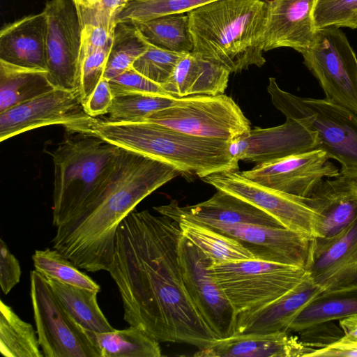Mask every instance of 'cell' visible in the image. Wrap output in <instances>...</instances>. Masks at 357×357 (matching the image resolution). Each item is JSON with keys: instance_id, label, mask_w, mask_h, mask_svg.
<instances>
[{"instance_id": "45", "label": "cell", "mask_w": 357, "mask_h": 357, "mask_svg": "<svg viewBox=\"0 0 357 357\" xmlns=\"http://www.w3.org/2000/svg\"><path fill=\"white\" fill-rule=\"evenodd\" d=\"M339 324L344 332V335L333 344L342 347L357 348V316L339 320Z\"/></svg>"}, {"instance_id": "44", "label": "cell", "mask_w": 357, "mask_h": 357, "mask_svg": "<svg viewBox=\"0 0 357 357\" xmlns=\"http://www.w3.org/2000/svg\"><path fill=\"white\" fill-rule=\"evenodd\" d=\"M113 98L109 80L102 77L82 106L87 114L96 118L108 114Z\"/></svg>"}, {"instance_id": "38", "label": "cell", "mask_w": 357, "mask_h": 357, "mask_svg": "<svg viewBox=\"0 0 357 357\" xmlns=\"http://www.w3.org/2000/svg\"><path fill=\"white\" fill-rule=\"evenodd\" d=\"M185 53L167 50L149 43L147 50L136 59L132 68L161 86L167 82Z\"/></svg>"}, {"instance_id": "10", "label": "cell", "mask_w": 357, "mask_h": 357, "mask_svg": "<svg viewBox=\"0 0 357 357\" xmlns=\"http://www.w3.org/2000/svg\"><path fill=\"white\" fill-rule=\"evenodd\" d=\"M301 54L325 98L357 114V57L344 32L335 26L317 29L312 43Z\"/></svg>"}, {"instance_id": "33", "label": "cell", "mask_w": 357, "mask_h": 357, "mask_svg": "<svg viewBox=\"0 0 357 357\" xmlns=\"http://www.w3.org/2000/svg\"><path fill=\"white\" fill-rule=\"evenodd\" d=\"M148 47L135 24L117 22L103 77L109 80L132 68Z\"/></svg>"}, {"instance_id": "15", "label": "cell", "mask_w": 357, "mask_h": 357, "mask_svg": "<svg viewBox=\"0 0 357 357\" xmlns=\"http://www.w3.org/2000/svg\"><path fill=\"white\" fill-rule=\"evenodd\" d=\"M241 173L262 185L307 197L321 181L336 176L340 171L324 151L315 149L259 163Z\"/></svg>"}, {"instance_id": "14", "label": "cell", "mask_w": 357, "mask_h": 357, "mask_svg": "<svg viewBox=\"0 0 357 357\" xmlns=\"http://www.w3.org/2000/svg\"><path fill=\"white\" fill-rule=\"evenodd\" d=\"M94 119L85 112L79 91L54 88L1 112L0 141L51 125H61L66 130L79 131Z\"/></svg>"}, {"instance_id": "32", "label": "cell", "mask_w": 357, "mask_h": 357, "mask_svg": "<svg viewBox=\"0 0 357 357\" xmlns=\"http://www.w3.org/2000/svg\"><path fill=\"white\" fill-rule=\"evenodd\" d=\"M135 24L152 45L181 53L193 51L188 13L164 15Z\"/></svg>"}, {"instance_id": "47", "label": "cell", "mask_w": 357, "mask_h": 357, "mask_svg": "<svg viewBox=\"0 0 357 357\" xmlns=\"http://www.w3.org/2000/svg\"><path fill=\"white\" fill-rule=\"evenodd\" d=\"M310 356H344L357 357V348L338 347L334 344L317 349Z\"/></svg>"}, {"instance_id": "23", "label": "cell", "mask_w": 357, "mask_h": 357, "mask_svg": "<svg viewBox=\"0 0 357 357\" xmlns=\"http://www.w3.org/2000/svg\"><path fill=\"white\" fill-rule=\"evenodd\" d=\"M321 292L307 273L300 283L275 301L237 316L236 334L288 332L301 311Z\"/></svg>"}, {"instance_id": "41", "label": "cell", "mask_w": 357, "mask_h": 357, "mask_svg": "<svg viewBox=\"0 0 357 357\" xmlns=\"http://www.w3.org/2000/svg\"><path fill=\"white\" fill-rule=\"evenodd\" d=\"M109 84L114 97L134 93L170 96L160 84L152 82L132 68L109 79Z\"/></svg>"}, {"instance_id": "19", "label": "cell", "mask_w": 357, "mask_h": 357, "mask_svg": "<svg viewBox=\"0 0 357 357\" xmlns=\"http://www.w3.org/2000/svg\"><path fill=\"white\" fill-rule=\"evenodd\" d=\"M317 214L314 237L340 232L357 218V172H342L321 181L305 197Z\"/></svg>"}, {"instance_id": "20", "label": "cell", "mask_w": 357, "mask_h": 357, "mask_svg": "<svg viewBox=\"0 0 357 357\" xmlns=\"http://www.w3.org/2000/svg\"><path fill=\"white\" fill-rule=\"evenodd\" d=\"M267 4L264 51L290 47L301 53L313 41L317 0H264Z\"/></svg>"}, {"instance_id": "36", "label": "cell", "mask_w": 357, "mask_h": 357, "mask_svg": "<svg viewBox=\"0 0 357 357\" xmlns=\"http://www.w3.org/2000/svg\"><path fill=\"white\" fill-rule=\"evenodd\" d=\"M178 98L144 93L114 96L109 109V118L113 122L139 121L148 115L172 106Z\"/></svg>"}, {"instance_id": "30", "label": "cell", "mask_w": 357, "mask_h": 357, "mask_svg": "<svg viewBox=\"0 0 357 357\" xmlns=\"http://www.w3.org/2000/svg\"><path fill=\"white\" fill-rule=\"evenodd\" d=\"M169 218L176 221L183 235L201 249L213 261L255 259L241 243L232 237L187 218L179 216Z\"/></svg>"}, {"instance_id": "24", "label": "cell", "mask_w": 357, "mask_h": 357, "mask_svg": "<svg viewBox=\"0 0 357 357\" xmlns=\"http://www.w3.org/2000/svg\"><path fill=\"white\" fill-rule=\"evenodd\" d=\"M47 31L43 11L7 24L0 32V61L47 71Z\"/></svg>"}, {"instance_id": "35", "label": "cell", "mask_w": 357, "mask_h": 357, "mask_svg": "<svg viewBox=\"0 0 357 357\" xmlns=\"http://www.w3.org/2000/svg\"><path fill=\"white\" fill-rule=\"evenodd\" d=\"M76 6L81 25L80 57L94 50L111 47L116 17L100 8Z\"/></svg>"}, {"instance_id": "40", "label": "cell", "mask_w": 357, "mask_h": 357, "mask_svg": "<svg viewBox=\"0 0 357 357\" xmlns=\"http://www.w3.org/2000/svg\"><path fill=\"white\" fill-rule=\"evenodd\" d=\"M111 47L89 52L81 57L80 96L83 104L103 77Z\"/></svg>"}, {"instance_id": "3", "label": "cell", "mask_w": 357, "mask_h": 357, "mask_svg": "<svg viewBox=\"0 0 357 357\" xmlns=\"http://www.w3.org/2000/svg\"><path fill=\"white\" fill-rule=\"evenodd\" d=\"M266 15L264 0H215L191 10L192 52L231 73L261 67Z\"/></svg>"}, {"instance_id": "17", "label": "cell", "mask_w": 357, "mask_h": 357, "mask_svg": "<svg viewBox=\"0 0 357 357\" xmlns=\"http://www.w3.org/2000/svg\"><path fill=\"white\" fill-rule=\"evenodd\" d=\"M305 270L323 291L357 284V218L337 234L310 240Z\"/></svg>"}, {"instance_id": "39", "label": "cell", "mask_w": 357, "mask_h": 357, "mask_svg": "<svg viewBox=\"0 0 357 357\" xmlns=\"http://www.w3.org/2000/svg\"><path fill=\"white\" fill-rule=\"evenodd\" d=\"M314 27L357 29V0H317L313 11Z\"/></svg>"}, {"instance_id": "25", "label": "cell", "mask_w": 357, "mask_h": 357, "mask_svg": "<svg viewBox=\"0 0 357 357\" xmlns=\"http://www.w3.org/2000/svg\"><path fill=\"white\" fill-rule=\"evenodd\" d=\"M230 73L225 68L191 52L181 57L162 86L167 93L176 98L215 96L224 93Z\"/></svg>"}, {"instance_id": "42", "label": "cell", "mask_w": 357, "mask_h": 357, "mask_svg": "<svg viewBox=\"0 0 357 357\" xmlns=\"http://www.w3.org/2000/svg\"><path fill=\"white\" fill-rule=\"evenodd\" d=\"M335 321H323L309 326L298 332L299 339L307 347L321 349L339 341L344 335L340 324Z\"/></svg>"}, {"instance_id": "18", "label": "cell", "mask_w": 357, "mask_h": 357, "mask_svg": "<svg viewBox=\"0 0 357 357\" xmlns=\"http://www.w3.org/2000/svg\"><path fill=\"white\" fill-rule=\"evenodd\" d=\"M317 133L305 123L290 119L278 126L256 127L229 142V152L238 161L257 164L317 149Z\"/></svg>"}, {"instance_id": "6", "label": "cell", "mask_w": 357, "mask_h": 357, "mask_svg": "<svg viewBox=\"0 0 357 357\" xmlns=\"http://www.w3.org/2000/svg\"><path fill=\"white\" fill-rule=\"evenodd\" d=\"M267 91L286 117L305 123L317 133V149L341 165L342 172H357V114L326 98H302L287 92L269 77Z\"/></svg>"}, {"instance_id": "8", "label": "cell", "mask_w": 357, "mask_h": 357, "mask_svg": "<svg viewBox=\"0 0 357 357\" xmlns=\"http://www.w3.org/2000/svg\"><path fill=\"white\" fill-rule=\"evenodd\" d=\"M139 121L160 124L200 137L230 142L248 132L250 122L229 96L195 95L178 98L169 107Z\"/></svg>"}, {"instance_id": "43", "label": "cell", "mask_w": 357, "mask_h": 357, "mask_svg": "<svg viewBox=\"0 0 357 357\" xmlns=\"http://www.w3.org/2000/svg\"><path fill=\"white\" fill-rule=\"evenodd\" d=\"M22 271L19 261L12 254L3 239L0 240V285L8 294L20 280Z\"/></svg>"}, {"instance_id": "21", "label": "cell", "mask_w": 357, "mask_h": 357, "mask_svg": "<svg viewBox=\"0 0 357 357\" xmlns=\"http://www.w3.org/2000/svg\"><path fill=\"white\" fill-rule=\"evenodd\" d=\"M316 349L305 345L289 332L243 333L218 339L199 349L197 357H303Z\"/></svg>"}, {"instance_id": "34", "label": "cell", "mask_w": 357, "mask_h": 357, "mask_svg": "<svg viewBox=\"0 0 357 357\" xmlns=\"http://www.w3.org/2000/svg\"><path fill=\"white\" fill-rule=\"evenodd\" d=\"M32 260L35 270L45 277L98 293L101 291L95 280L54 248L36 250Z\"/></svg>"}, {"instance_id": "13", "label": "cell", "mask_w": 357, "mask_h": 357, "mask_svg": "<svg viewBox=\"0 0 357 357\" xmlns=\"http://www.w3.org/2000/svg\"><path fill=\"white\" fill-rule=\"evenodd\" d=\"M217 190L240 197L275 218L284 227L314 237L317 213L301 197L252 181L241 172L214 173L202 178Z\"/></svg>"}, {"instance_id": "22", "label": "cell", "mask_w": 357, "mask_h": 357, "mask_svg": "<svg viewBox=\"0 0 357 357\" xmlns=\"http://www.w3.org/2000/svg\"><path fill=\"white\" fill-rule=\"evenodd\" d=\"M162 215L208 220L226 225L252 224L283 227L273 216L250 202L227 192L217 190L208 199L193 206H181L176 200L153 207Z\"/></svg>"}, {"instance_id": "28", "label": "cell", "mask_w": 357, "mask_h": 357, "mask_svg": "<svg viewBox=\"0 0 357 357\" xmlns=\"http://www.w3.org/2000/svg\"><path fill=\"white\" fill-rule=\"evenodd\" d=\"M45 278L66 311L86 331L107 333L115 330L98 305V292L73 286L54 278Z\"/></svg>"}, {"instance_id": "29", "label": "cell", "mask_w": 357, "mask_h": 357, "mask_svg": "<svg viewBox=\"0 0 357 357\" xmlns=\"http://www.w3.org/2000/svg\"><path fill=\"white\" fill-rule=\"evenodd\" d=\"M100 357H160V344L140 326L107 333L88 331Z\"/></svg>"}, {"instance_id": "26", "label": "cell", "mask_w": 357, "mask_h": 357, "mask_svg": "<svg viewBox=\"0 0 357 357\" xmlns=\"http://www.w3.org/2000/svg\"><path fill=\"white\" fill-rule=\"evenodd\" d=\"M357 316V284L323 291L298 314L288 332L298 333L312 324Z\"/></svg>"}, {"instance_id": "12", "label": "cell", "mask_w": 357, "mask_h": 357, "mask_svg": "<svg viewBox=\"0 0 357 357\" xmlns=\"http://www.w3.org/2000/svg\"><path fill=\"white\" fill-rule=\"evenodd\" d=\"M47 19V78L56 89L80 92L81 25L75 0H50Z\"/></svg>"}, {"instance_id": "5", "label": "cell", "mask_w": 357, "mask_h": 357, "mask_svg": "<svg viewBox=\"0 0 357 357\" xmlns=\"http://www.w3.org/2000/svg\"><path fill=\"white\" fill-rule=\"evenodd\" d=\"M119 151L94 135L66 130L50 153L54 165L53 225L78 217L99 198L113 174Z\"/></svg>"}, {"instance_id": "46", "label": "cell", "mask_w": 357, "mask_h": 357, "mask_svg": "<svg viewBox=\"0 0 357 357\" xmlns=\"http://www.w3.org/2000/svg\"><path fill=\"white\" fill-rule=\"evenodd\" d=\"M128 0H75L76 4L105 10L117 17Z\"/></svg>"}, {"instance_id": "9", "label": "cell", "mask_w": 357, "mask_h": 357, "mask_svg": "<svg viewBox=\"0 0 357 357\" xmlns=\"http://www.w3.org/2000/svg\"><path fill=\"white\" fill-rule=\"evenodd\" d=\"M30 296L38 339L45 357H100L89 332L64 308L47 279L30 272Z\"/></svg>"}, {"instance_id": "11", "label": "cell", "mask_w": 357, "mask_h": 357, "mask_svg": "<svg viewBox=\"0 0 357 357\" xmlns=\"http://www.w3.org/2000/svg\"><path fill=\"white\" fill-rule=\"evenodd\" d=\"M178 257L185 287L206 324L218 339L235 335L237 314L209 270L212 259L183 234Z\"/></svg>"}, {"instance_id": "27", "label": "cell", "mask_w": 357, "mask_h": 357, "mask_svg": "<svg viewBox=\"0 0 357 357\" xmlns=\"http://www.w3.org/2000/svg\"><path fill=\"white\" fill-rule=\"evenodd\" d=\"M54 89L46 70L0 61V113Z\"/></svg>"}, {"instance_id": "4", "label": "cell", "mask_w": 357, "mask_h": 357, "mask_svg": "<svg viewBox=\"0 0 357 357\" xmlns=\"http://www.w3.org/2000/svg\"><path fill=\"white\" fill-rule=\"evenodd\" d=\"M84 132L165 162L185 176L202 178L238 169L239 161L231 155L229 142L194 136L154 123L113 122L95 118Z\"/></svg>"}, {"instance_id": "2", "label": "cell", "mask_w": 357, "mask_h": 357, "mask_svg": "<svg viewBox=\"0 0 357 357\" xmlns=\"http://www.w3.org/2000/svg\"><path fill=\"white\" fill-rule=\"evenodd\" d=\"M178 174L165 162L120 147L102 195L80 215L61 226L63 240L82 258L109 264L120 223L145 197Z\"/></svg>"}, {"instance_id": "31", "label": "cell", "mask_w": 357, "mask_h": 357, "mask_svg": "<svg viewBox=\"0 0 357 357\" xmlns=\"http://www.w3.org/2000/svg\"><path fill=\"white\" fill-rule=\"evenodd\" d=\"M37 332L0 301V351L6 357H43Z\"/></svg>"}, {"instance_id": "1", "label": "cell", "mask_w": 357, "mask_h": 357, "mask_svg": "<svg viewBox=\"0 0 357 357\" xmlns=\"http://www.w3.org/2000/svg\"><path fill=\"white\" fill-rule=\"evenodd\" d=\"M178 223L149 211H132L120 223L108 272L130 326L158 342L202 349L218 340L199 314L181 274Z\"/></svg>"}, {"instance_id": "7", "label": "cell", "mask_w": 357, "mask_h": 357, "mask_svg": "<svg viewBox=\"0 0 357 357\" xmlns=\"http://www.w3.org/2000/svg\"><path fill=\"white\" fill-rule=\"evenodd\" d=\"M209 270L237 316L271 303L307 275L303 268L257 259L212 261Z\"/></svg>"}, {"instance_id": "16", "label": "cell", "mask_w": 357, "mask_h": 357, "mask_svg": "<svg viewBox=\"0 0 357 357\" xmlns=\"http://www.w3.org/2000/svg\"><path fill=\"white\" fill-rule=\"evenodd\" d=\"M167 216L187 218L232 237L241 243L257 259L305 268L311 238L301 233L284 227L252 224L226 225L178 215Z\"/></svg>"}, {"instance_id": "37", "label": "cell", "mask_w": 357, "mask_h": 357, "mask_svg": "<svg viewBox=\"0 0 357 357\" xmlns=\"http://www.w3.org/2000/svg\"><path fill=\"white\" fill-rule=\"evenodd\" d=\"M215 0H128L116 17V22L133 24L158 17L188 13Z\"/></svg>"}]
</instances>
